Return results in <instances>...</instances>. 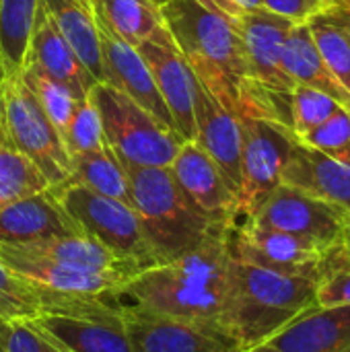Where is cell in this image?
Listing matches in <instances>:
<instances>
[{
  "instance_id": "1",
  "label": "cell",
  "mask_w": 350,
  "mask_h": 352,
  "mask_svg": "<svg viewBox=\"0 0 350 352\" xmlns=\"http://www.w3.org/2000/svg\"><path fill=\"white\" fill-rule=\"evenodd\" d=\"M161 14L196 80L225 109L291 128L287 113L252 80L235 19L196 0H167Z\"/></svg>"
},
{
  "instance_id": "2",
  "label": "cell",
  "mask_w": 350,
  "mask_h": 352,
  "mask_svg": "<svg viewBox=\"0 0 350 352\" xmlns=\"http://www.w3.org/2000/svg\"><path fill=\"white\" fill-rule=\"evenodd\" d=\"M229 229L212 233L198 248L173 260L140 270L126 283L120 299L231 334L233 256L227 245Z\"/></svg>"
},
{
  "instance_id": "3",
  "label": "cell",
  "mask_w": 350,
  "mask_h": 352,
  "mask_svg": "<svg viewBox=\"0 0 350 352\" xmlns=\"http://www.w3.org/2000/svg\"><path fill=\"white\" fill-rule=\"evenodd\" d=\"M130 204L159 264L229 227L215 225L182 192L169 167H126Z\"/></svg>"
},
{
  "instance_id": "4",
  "label": "cell",
  "mask_w": 350,
  "mask_h": 352,
  "mask_svg": "<svg viewBox=\"0 0 350 352\" xmlns=\"http://www.w3.org/2000/svg\"><path fill=\"white\" fill-rule=\"evenodd\" d=\"M318 283L233 258L231 334L243 352L264 344L293 318L316 305Z\"/></svg>"
},
{
  "instance_id": "5",
  "label": "cell",
  "mask_w": 350,
  "mask_h": 352,
  "mask_svg": "<svg viewBox=\"0 0 350 352\" xmlns=\"http://www.w3.org/2000/svg\"><path fill=\"white\" fill-rule=\"evenodd\" d=\"M35 287V285H33ZM41 314L27 324L64 352H132L120 297L56 293L35 287Z\"/></svg>"
},
{
  "instance_id": "6",
  "label": "cell",
  "mask_w": 350,
  "mask_h": 352,
  "mask_svg": "<svg viewBox=\"0 0 350 352\" xmlns=\"http://www.w3.org/2000/svg\"><path fill=\"white\" fill-rule=\"evenodd\" d=\"M0 126L6 144L29 159L47 179L50 188L70 179L72 157L64 138L43 113L21 72H0Z\"/></svg>"
},
{
  "instance_id": "7",
  "label": "cell",
  "mask_w": 350,
  "mask_h": 352,
  "mask_svg": "<svg viewBox=\"0 0 350 352\" xmlns=\"http://www.w3.org/2000/svg\"><path fill=\"white\" fill-rule=\"evenodd\" d=\"M91 97L99 109L107 146L124 167H169L186 142L109 82H97Z\"/></svg>"
},
{
  "instance_id": "8",
  "label": "cell",
  "mask_w": 350,
  "mask_h": 352,
  "mask_svg": "<svg viewBox=\"0 0 350 352\" xmlns=\"http://www.w3.org/2000/svg\"><path fill=\"white\" fill-rule=\"evenodd\" d=\"M50 190L78 227L113 256L134 262L140 270L159 264L130 204L70 182Z\"/></svg>"
},
{
  "instance_id": "9",
  "label": "cell",
  "mask_w": 350,
  "mask_h": 352,
  "mask_svg": "<svg viewBox=\"0 0 350 352\" xmlns=\"http://www.w3.org/2000/svg\"><path fill=\"white\" fill-rule=\"evenodd\" d=\"M245 219L262 227L297 235L324 250L340 245L350 227L349 214L342 208L287 184L272 190Z\"/></svg>"
},
{
  "instance_id": "10",
  "label": "cell",
  "mask_w": 350,
  "mask_h": 352,
  "mask_svg": "<svg viewBox=\"0 0 350 352\" xmlns=\"http://www.w3.org/2000/svg\"><path fill=\"white\" fill-rule=\"evenodd\" d=\"M241 188L239 219L250 217L283 184V167L295 138L293 130L260 118H239Z\"/></svg>"
},
{
  "instance_id": "11",
  "label": "cell",
  "mask_w": 350,
  "mask_h": 352,
  "mask_svg": "<svg viewBox=\"0 0 350 352\" xmlns=\"http://www.w3.org/2000/svg\"><path fill=\"white\" fill-rule=\"evenodd\" d=\"M227 245L237 262L266 270L303 276L318 283L328 250L297 235L262 227L250 219H239L227 233Z\"/></svg>"
},
{
  "instance_id": "12",
  "label": "cell",
  "mask_w": 350,
  "mask_h": 352,
  "mask_svg": "<svg viewBox=\"0 0 350 352\" xmlns=\"http://www.w3.org/2000/svg\"><path fill=\"white\" fill-rule=\"evenodd\" d=\"M132 352H243L225 330L165 316L136 303H122Z\"/></svg>"
},
{
  "instance_id": "13",
  "label": "cell",
  "mask_w": 350,
  "mask_h": 352,
  "mask_svg": "<svg viewBox=\"0 0 350 352\" xmlns=\"http://www.w3.org/2000/svg\"><path fill=\"white\" fill-rule=\"evenodd\" d=\"M293 23L264 8L243 12L237 19V29L243 41L250 76L287 113L289 124H291L289 103H291V91L295 89V85L285 72L283 47H285V39Z\"/></svg>"
},
{
  "instance_id": "14",
  "label": "cell",
  "mask_w": 350,
  "mask_h": 352,
  "mask_svg": "<svg viewBox=\"0 0 350 352\" xmlns=\"http://www.w3.org/2000/svg\"><path fill=\"white\" fill-rule=\"evenodd\" d=\"M136 50L155 78L157 91L171 113L175 132L186 142L196 140L194 101L198 80L184 54L175 45L167 25L155 37L142 41Z\"/></svg>"
},
{
  "instance_id": "15",
  "label": "cell",
  "mask_w": 350,
  "mask_h": 352,
  "mask_svg": "<svg viewBox=\"0 0 350 352\" xmlns=\"http://www.w3.org/2000/svg\"><path fill=\"white\" fill-rule=\"evenodd\" d=\"M2 262L23 280L50 289L56 293H74V295H93V297H120L126 283L132 278L124 272L111 270H91L70 264H62L23 248L0 245Z\"/></svg>"
},
{
  "instance_id": "16",
  "label": "cell",
  "mask_w": 350,
  "mask_h": 352,
  "mask_svg": "<svg viewBox=\"0 0 350 352\" xmlns=\"http://www.w3.org/2000/svg\"><path fill=\"white\" fill-rule=\"evenodd\" d=\"M169 171L190 202L215 225L233 227L239 221L237 194L215 161L194 140L179 146Z\"/></svg>"
},
{
  "instance_id": "17",
  "label": "cell",
  "mask_w": 350,
  "mask_h": 352,
  "mask_svg": "<svg viewBox=\"0 0 350 352\" xmlns=\"http://www.w3.org/2000/svg\"><path fill=\"white\" fill-rule=\"evenodd\" d=\"M97 27H99L101 58H103V68H105V82L120 89L134 103H138L144 111H149L159 124L175 132L171 113L165 101L161 99L155 78L149 66L144 64V60L140 58L138 50L126 43L122 37H118L99 19H97Z\"/></svg>"
},
{
  "instance_id": "18",
  "label": "cell",
  "mask_w": 350,
  "mask_h": 352,
  "mask_svg": "<svg viewBox=\"0 0 350 352\" xmlns=\"http://www.w3.org/2000/svg\"><path fill=\"white\" fill-rule=\"evenodd\" d=\"M72 235L87 233L66 212L50 188L25 196L0 210V245L19 248Z\"/></svg>"
},
{
  "instance_id": "19",
  "label": "cell",
  "mask_w": 350,
  "mask_h": 352,
  "mask_svg": "<svg viewBox=\"0 0 350 352\" xmlns=\"http://www.w3.org/2000/svg\"><path fill=\"white\" fill-rule=\"evenodd\" d=\"M260 346L268 352H350V303H316Z\"/></svg>"
},
{
  "instance_id": "20",
  "label": "cell",
  "mask_w": 350,
  "mask_h": 352,
  "mask_svg": "<svg viewBox=\"0 0 350 352\" xmlns=\"http://www.w3.org/2000/svg\"><path fill=\"white\" fill-rule=\"evenodd\" d=\"M196 113V144L215 161L231 190L241 188V126L239 118L225 109L200 82L194 101Z\"/></svg>"
},
{
  "instance_id": "21",
  "label": "cell",
  "mask_w": 350,
  "mask_h": 352,
  "mask_svg": "<svg viewBox=\"0 0 350 352\" xmlns=\"http://www.w3.org/2000/svg\"><path fill=\"white\" fill-rule=\"evenodd\" d=\"M25 64H33L50 78L68 87L78 101L85 99L97 85V80L89 74V70L83 66L74 50L58 31L54 19L50 16L41 0L35 12V23L29 39V54Z\"/></svg>"
},
{
  "instance_id": "22",
  "label": "cell",
  "mask_w": 350,
  "mask_h": 352,
  "mask_svg": "<svg viewBox=\"0 0 350 352\" xmlns=\"http://www.w3.org/2000/svg\"><path fill=\"white\" fill-rule=\"evenodd\" d=\"M283 184L342 208L350 219V167L293 138Z\"/></svg>"
},
{
  "instance_id": "23",
  "label": "cell",
  "mask_w": 350,
  "mask_h": 352,
  "mask_svg": "<svg viewBox=\"0 0 350 352\" xmlns=\"http://www.w3.org/2000/svg\"><path fill=\"white\" fill-rule=\"evenodd\" d=\"M283 66L293 85L318 89L350 111V93L324 62L307 25H293L283 47Z\"/></svg>"
},
{
  "instance_id": "24",
  "label": "cell",
  "mask_w": 350,
  "mask_h": 352,
  "mask_svg": "<svg viewBox=\"0 0 350 352\" xmlns=\"http://www.w3.org/2000/svg\"><path fill=\"white\" fill-rule=\"evenodd\" d=\"M58 31L97 82H105L99 27L91 0H41Z\"/></svg>"
},
{
  "instance_id": "25",
  "label": "cell",
  "mask_w": 350,
  "mask_h": 352,
  "mask_svg": "<svg viewBox=\"0 0 350 352\" xmlns=\"http://www.w3.org/2000/svg\"><path fill=\"white\" fill-rule=\"evenodd\" d=\"M27 252H33L37 256L78 266V268H91V270H111V272H124L130 276H136L140 268L134 262L122 260L113 256L107 248H103L99 241H95L89 235H72V237H56L31 245H19Z\"/></svg>"
},
{
  "instance_id": "26",
  "label": "cell",
  "mask_w": 350,
  "mask_h": 352,
  "mask_svg": "<svg viewBox=\"0 0 350 352\" xmlns=\"http://www.w3.org/2000/svg\"><path fill=\"white\" fill-rule=\"evenodd\" d=\"M95 14L132 47L155 37L163 27L161 6L153 0H91Z\"/></svg>"
},
{
  "instance_id": "27",
  "label": "cell",
  "mask_w": 350,
  "mask_h": 352,
  "mask_svg": "<svg viewBox=\"0 0 350 352\" xmlns=\"http://www.w3.org/2000/svg\"><path fill=\"white\" fill-rule=\"evenodd\" d=\"M39 0H0V72L23 70Z\"/></svg>"
},
{
  "instance_id": "28",
  "label": "cell",
  "mask_w": 350,
  "mask_h": 352,
  "mask_svg": "<svg viewBox=\"0 0 350 352\" xmlns=\"http://www.w3.org/2000/svg\"><path fill=\"white\" fill-rule=\"evenodd\" d=\"M68 182L85 186L97 194H103V196H109V198L130 204V188H128L126 167L122 165V161L113 155V151L109 146L103 151H97V153L72 157Z\"/></svg>"
},
{
  "instance_id": "29",
  "label": "cell",
  "mask_w": 350,
  "mask_h": 352,
  "mask_svg": "<svg viewBox=\"0 0 350 352\" xmlns=\"http://www.w3.org/2000/svg\"><path fill=\"white\" fill-rule=\"evenodd\" d=\"M307 27L324 62L350 93V37L336 14V8L311 19Z\"/></svg>"
},
{
  "instance_id": "30",
  "label": "cell",
  "mask_w": 350,
  "mask_h": 352,
  "mask_svg": "<svg viewBox=\"0 0 350 352\" xmlns=\"http://www.w3.org/2000/svg\"><path fill=\"white\" fill-rule=\"evenodd\" d=\"M47 188V179L29 159L10 148L6 142H0V210Z\"/></svg>"
},
{
  "instance_id": "31",
  "label": "cell",
  "mask_w": 350,
  "mask_h": 352,
  "mask_svg": "<svg viewBox=\"0 0 350 352\" xmlns=\"http://www.w3.org/2000/svg\"><path fill=\"white\" fill-rule=\"evenodd\" d=\"M21 74H23V80L27 82V87L31 89V93L35 95V99L39 101L43 113L50 118V122L56 126V130L64 138L68 122L78 103L74 93L68 87H64L62 82H58V80L50 78L47 74H43L41 70H37L33 64H25Z\"/></svg>"
},
{
  "instance_id": "32",
  "label": "cell",
  "mask_w": 350,
  "mask_h": 352,
  "mask_svg": "<svg viewBox=\"0 0 350 352\" xmlns=\"http://www.w3.org/2000/svg\"><path fill=\"white\" fill-rule=\"evenodd\" d=\"M289 105H291V130L297 140L344 109L330 95L303 85H295V89L291 91Z\"/></svg>"
},
{
  "instance_id": "33",
  "label": "cell",
  "mask_w": 350,
  "mask_h": 352,
  "mask_svg": "<svg viewBox=\"0 0 350 352\" xmlns=\"http://www.w3.org/2000/svg\"><path fill=\"white\" fill-rule=\"evenodd\" d=\"M64 144H66L70 157L89 155V153L107 148L101 116H99V109H97L91 93L76 103L74 113L64 132Z\"/></svg>"
},
{
  "instance_id": "34",
  "label": "cell",
  "mask_w": 350,
  "mask_h": 352,
  "mask_svg": "<svg viewBox=\"0 0 350 352\" xmlns=\"http://www.w3.org/2000/svg\"><path fill=\"white\" fill-rule=\"evenodd\" d=\"M39 314L35 287L17 276L0 258V322H27Z\"/></svg>"
},
{
  "instance_id": "35",
  "label": "cell",
  "mask_w": 350,
  "mask_h": 352,
  "mask_svg": "<svg viewBox=\"0 0 350 352\" xmlns=\"http://www.w3.org/2000/svg\"><path fill=\"white\" fill-rule=\"evenodd\" d=\"M318 305H349L350 303V252L344 245L328 250L322 262L316 291Z\"/></svg>"
},
{
  "instance_id": "36",
  "label": "cell",
  "mask_w": 350,
  "mask_h": 352,
  "mask_svg": "<svg viewBox=\"0 0 350 352\" xmlns=\"http://www.w3.org/2000/svg\"><path fill=\"white\" fill-rule=\"evenodd\" d=\"M299 142L350 167V111L342 109L340 113L299 138Z\"/></svg>"
},
{
  "instance_id": "37",
  "label": "cell",
  "mask_w": 350,
  "mask_h": 352,
  "mask_svg": "<svg viewBox=\"0 0 350 352\" xmlns=\"http://www.w3.org/2000/svg\"><path fill=\"white\" fill-rule=\"evenodd\" d=\"M0 352H64L37 334L27 322H0Z\"/></svg>"
},
{
  "instance_id": "38",
  "label": "cell",
  "mask_w": 350,
  "mask_h": 352,
  "mask_svg": "<svg viewBox=\"0 0 350 352\" xmlns=\"http://www.w3.org/2000/svg\"><path fill=\"white\" fill-rule=\"evenodd\" d=\"M342 6L338 0H262V8L287 19L293 25H307L311 19Z\"/></svg>"
},
{
  "instance_id": "39",
  "label": "cell",
  "mask_w": 350,
  "mask_h": 352,
  "mask_svg": "<svg viewBox=\"0 0 350 352\" xmlns=\"http://www.w3.org/2000/svg\"><path fill=\"white\" fill-rule=\"evenodd\" d=\"M196 2H200L202 6H206V8H210V10L223 12V14H227V16H231V19H235V21L243 14V10L237 6L235 0H196Z\"/></svg>"
},
{
  "instance_id": "40",
  "label": "cell",
  "mask_w": 350,
  "mask_h": 352,
  "mask_svg": "<svg viewBox=\"0 0 350 352\" xmlns=\"http://www.w3.org/2000/svg\"><path fill=\"white\" fill-rule=\"evenodd\" d=\"M237 6L243 10V12H250V10H260L262 8V0H235Z\"/></svg>"
},
{
  "instance_id": "41",
  "label": "cell",
  "mask_w": 350,
  "mask_h": 352,
  "mask_svg": "<svg viewBox=\"0 0 350 352\" xmlns=\"http://www.w3.org/2000/svg\"><path fill=\"white\" fill-rule=\"evenodd\" d=\"M336 14L342 21V25H344V29H347V33H349L350 37V8H347V6H336Z\"/></svg>"
},
{
  "instance_id": "42",
  "label": "cell",
  "mask_w": 350,
  "mask_h": 352,
  "mask_svg": "<svg viewBox=\"0 0 350 352\" xmlns=\"http://www.w3.org/2000/svg\"><path fill=\"white\" fill-rule=\"evenodd\" d=\"M342 245H344V250H349L350 252V227L347 229V235H344V239H342Z\"/></svg>"
},
{
  "instance_id": "43",
  "label": "cell",
  "mask_w": 350,
  "mask_h": 352,
  "mask_svg": "<svg viewBox=\"0 0 350 352\" xmlns=\"http://www.w3.org/2000/svg\"><path fill=\"white\" fill-rule=\"evenodd\" d=\"M338 2H340L342 6H347V8H350V0H338Z\"/></svg>"
},
{
  "instance_id": "44",
  "label": "cell",
  "mask_w": 350,
  "mask_h": 352,
  "mask_svg": "<svg viewBox=\"0 0 350 352\" xmlns=\"http://www.w3.org/2000/svg\"><path fill=\"white\" fill-rule=\"evenodd\" d=\"M248 352H268V351H264L262 346H256V349H252V351H248Z\"/></svg>"
},
{
  "instance_id": "45",
  "label": "cell",
  "mask_w": 350,
  "mask_h": 352,
  "mask_svg": "<svg viewBox=\"0 0 350 352\" xmlns=\"http://www.w3.org/2000/svg\"><path fill=\"white\" fill-rule=\"evenodd\" d=\"M153 2H155V4H159V6H163V4H165L167 0H153Z\"/></svg>"
},
{
  "instance_id": "46",
  "label": "cell",
  "mask_w": 350,
  "mask_h": 352,
  "mask_svg": "<svg viewBox=\"0 0 350 352\" xmlns=\"http://www.w3.org/2000/svg\"><path fill=\"white\" fill-rule=\"evenodd\" d=\"M0 140H4V134H2V126H0Z\"/></svg>"
}]
</instances>
